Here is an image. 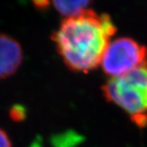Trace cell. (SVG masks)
Returning a JSON list of instances; mask_svg holds the SVG:
<instances>
[{"instance_id":"4","label":"cell","mask_w":147,"mask_h":147,"mask_svg":"<svg viewBox=\"0 0 147 147\" xmlns=\"http://www.w3.org/2000/svg\"><path fill=\"white\" fill-rule=\"evenodd\" d=\"M23 51L13 37L0 33V80L13 76L22 65Z\"/></svg>"},{"instance_id":"2","label":"cell","mask_w":147,"mask_h":147,"mask_svg":"<svg viewBox=\"0 0 147 147\" xmlns=\"http://www.w3.org/2000/svg\"><path fill=\"white\" fill-rule=\"evenodd\" d=\"M102 91L105 98L128 113L138 126L147 124V67L109 78Z\"/></svg>"},{"instance_id":"7","label":"cell","mask_w":147,"mask_h":147,"mask_svg":"<svg viewBox=\"0 0 147 147\" xmlns=\"http://www.w3.org/2000/svg\"><path fill=\"white\" fill-rule=\"evenodd\" d=\"M24 109L20 107H14L10 111V116L14 121H20L24 118Z\"/></svg>"},{"instance_id":"3","label":"cell","mask_w":147,"mask_h":147,"mask_svg":"<svg viewBox=\"0 0 147 147\" xmlns=\"http://www.w3.org/2000/svg\"><path fill=\"white\" fill-rule=\"evenodd\" d=\"M100 66L110 78L147 67V48L131 37L112 39L104 51Z\"/></svg>"},{"instance_id":"6","label":"cell","mask_w":147,"mask_h":147,"mask_svg":"<svg viewBox=\"0 0 147 147\" xmlns=\"http://www.w3.org/2000/svg\"><path fill=\"white\" fill-rule=\"evenodd\" d=\"M80 141V136L77 135H67V136H61L60 138H58L54 144L57 145V147H70L75 145V144L78 143Z\"/></svg>"},{"instance_id":"8","label":"cell","mask_w":147,"mask_h":147,"mask_svg":"<svg viewBox=\"0 0 147 147\" xmlns=\"http://www.w3.org/2000/svg\"><path fill=\"white\" fill-rule=\"evenodd\" d=\"M0 147H12V142L8 134L0 129Z\"/></svg>"},{"instance_id":"5","label":"cell","mask_w":147,"mask_h":147,"mask_svg":"<svg viewBox=\"0 0 147 147\" xmlns=\"http://www.w3.org/2000/svg\"><path fill=\"white\" fill-rule=\"evenodd\" d=\"M58 13L65 17V19L76 17L82 14L89 9L90 1L76 0V1H54L51 3Z\"/></svg>"},{"instance_id":"1","label":"cell","mask_w":147,"mask_h":147,"mask_svg":"<svg viewBox=\"0 0 147 147\" xmlns=\"http://www.w3.org/2000/svg\"><path fill=\"white\" fill-rule=\"evenodd\" d=\"M116 28L107 14L88 9L80 15L65 19L52 36L57 51L73 71L88 73L100 65Z\"/></svg>"},{"instance_id":"9","label":"cell","mask_w":147,"mask_h":147,"mask_svg":"<svg viewBox=\"0 0 147 147\" xmlns=\"http://www.w3.org/2000/svg\"><path fill=\"white\" fill-rule=\"evenodd\" d=\"M33 147H39V146H37V145H35V146H33Z\"/></svg>"}]
</instances>
